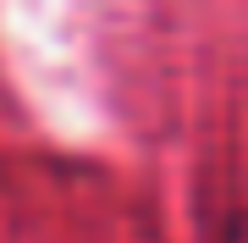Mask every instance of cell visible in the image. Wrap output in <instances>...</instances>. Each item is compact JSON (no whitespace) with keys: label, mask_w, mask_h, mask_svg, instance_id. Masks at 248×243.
Masks as SVG:
<instances>
[{"label":"cell","mask_w":248,"mask_h":243,"mask_svg":"<svg viewBox=\"0 0 248 243\" xmlns=\"http://www.w3.org/2000/svg\"><path fill=\"white\" fill-rule=\"evenodd\" d=\"M221 243H248V210L226 221V238H221Z\"/></svg>","instance_id":"obj_1"}]
</instances>
